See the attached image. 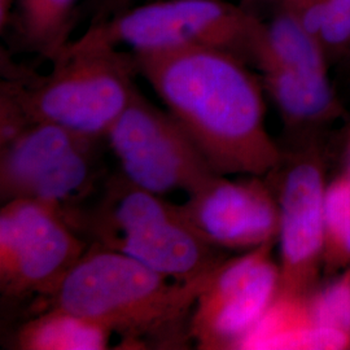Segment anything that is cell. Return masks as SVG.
I'll list each match as a JSON object with an SVG mask.
<instances>
[{
    "label": "cell",
    "mask_w": 350,
    "mask_h": 350,
    "mask_svg": "<svg viewBox=\"0 0 350 350\" xmlns=\"http://www.w3.org/2000/svg\"><path fill=\"white\" fill-rule=\"evenodd\" d=\"M348 152H349V167H348V172L350 173V134L349 139H348Z\"/></svg>",
    "instance_id": "obj_24"
},
{
    "label": "cell",
    "mask_w": 350,
    "mask_h": 350,
    "mask_svg": "<svg viewBox=\"0 0 350 350\" xmlns=\"http://www.w3.org/2000/svg\"><path fill=\"white\" fill-rule=\"evenodd\" d=\"M266 178L279 208L278 295L309 297L319 287L325 256L328 183L318 138L288 140L280 163Z\"/></svg>",
    "instance_id": "obj_6"
},
{
    "label": "cell",
    "mask_w": 350,
    "mask_h": 350,
    "mask_svg": "<svg viewBox=\"0 0 350 350\" xmlns=\"http://www.w3.org/2000/svg\"><path fill=\"white\" fill-rule=\"evenodd\" d=\"M78 46L130 47L133 52L201 47L224 51L257 69L269 55L262 20L228 0H147L90 24Z\"/></svg>",
    "instance_id": "obj_5"
},
{
    "label": "cell",
    "mask_w": 350,
    "mask_h": 350,
    "mask_svg": "<svg viewBox=\"0 0 350 350\" xmlns=\"http://www.w3.org/2000/svg\"><path fill=\"white\" fill-rule=\"evenodd\" d=\"M329 20L322 36V46L329 65L340 64L350 42V0H327Z\"/></svg>",
    "instance_id": "obj_19"
},
{
    "label": "cell",
    "mask_w": 350,
    "mask_h": 350,
    "mask_svg": "<svg viewBox=\"0 0 350 350\" xmlns=\"http://www.w3.org/2000/svg\"><path fill=\"white\" fill-rule=\"evenodd\" d=\"M143 1L147 0H86L81 7V13L82 17L90 16V24H96Z\"/></svg>",
    "instance_id": "obj_21"
},
{
    "label": "cell",
    "mask_w": 350,
    "mask_h": 350,
    "mask_svg": "<svg viewBox=\"0 0 350 350\" xmlns=\"http://www.w3.org/2000/svg\"><path fill=\"white\" fill-rule=\"evenodd\" d=\"M81 7L79 0H17L4 37L12 50L52 63L72 42Z\"/></svg>",
    "instance_id": "obj_13"
},
{
    "label": "cell",
    "mask_w": 350,
    "mask_h": 350,
    "mask_svg": "<svg viewBox=\"0 0 350 350\" xmlns=\"http://www.w3.org/2000/svg\"><path fill=\"white\" fill-rule=\"evenodd\" d=\"M51 64L50 73L38 75L1 59V130L50 122L105 140L138 91L134 52L70 42Z\"/></svg>",
    "instance_id": "obj_3"
},
{
    "label": "cell",
    "mask_w": 350,
    "mask_h": 350,
    "mask_svg": "<svg viewBox=\"0 0 350 350\" xmlns=\"http://www.w3.org/2000/svg\"><path fill=\"white\" fill-rule=\"evenodd\" d=\"M315 332L308 297L278 295L240 349L314 350Z\"/></svg>",
    "instance_id": "obj_16"
},
{
    "label": "cell",
    "mask_w": 350,
    "mask_h": 350,
    "mask_svg": "<svg viewBox=\"0 0 350 350\" xmlns=\"http://www.w3.org/2000/svg\"><path fill=\"white\" fill-rule=\"evenodd\" d=\"M63 213L88 245L121 253L180 283L209 275L228 257L201 238L179 205L121 173L104 178L88 200Z\"/></svg>",
    "instance_id": "obj_4"
},
{
    "label": "cell",
    "mask_w": 350,
    "mask_h": 350,
    "mask_svg": "<svg viewBox=\"0 0 350 350\" xmlns=\"http://www.w3.org/2000/svg\"><path fill=\"white\" fill-rule=\"evenodd\" d=\"M209 275L180 283L121 253L88 250L44 299L121 336L127 348L182 349L191 340L195 304Z\"/></svg>",
    "instance_id": "obj_2"
},
{
    "label": "cell",
    "mask_w": 350,
    "mask_h": 350,
    "mask_svg": "<svg viewBox=\"0 0 350 350\" xmlns=\"http://www.w3.org/2000/svg\"><path fill=\"white\" fill-rule=\"evenodd\" d=\"M101 142L50 122L27 126L0 146V199L42 201L62 211L88 200L104 180Z\"/></svg>",
    "instance_id": "obj_7"
},
{
    "label": "cell",
    "mask_w": 350,
    "mask_h": 350,
    "mask_svg": "<svg viewBox=\"0 0 350 350\" xmlns=\"http://www.w3.org/2000/svg\"><path fill=\"white\" fill-rule=\"evenodd\" d=\"M133 52V51H131ZM142 75L217 174H270L282 147L266 127L262 81L224 51L134 52Z\"/></svg>",
    "instance_id": "obj_1"
},
{
    "label": "cell",
    "mask_w": 350,
    "mask_h": 350,
    "mask_svg": "<svg viewBox=\"0 0 350 350\" xmlns=\"http://www.w3.org/2000/svg\"><path fill=\"white\" fill-rule=\"evenodd\" d=\"M317 325L336 328L350 335V263L325 286L308 297Z\"/></svg>",
    "instance_id": "obj_18"
},
{
    "label": "cell",
    "mask_w": 350,
    "mask_h": 350,
    "mask_svg": "<svg viewBox=\"0 0 350 350\" xmlns=\"http://www.w3.org/2000/svg\"><path fill=\"white\" fill-rule=\"evenodd\" d=\"M105 140L120 173L156 195L195 192L217 174L174 117L137 91Z\"/></svg>",
    "instance_id": "obj_9"
},
{
    "label": "cell",
    "mask_w": 350,
    "mask_h": 350,
    "mask_svg": "<svg viewBox=\"0 0 350 350\" xmlns=\"http://www.w3.org/2000/svg\"><path fill=\"white\" fill-rule=\"evenodd\" d=\"M113 334L104 325L60 308H46L26 321L16 335L23 350H103Z\"/></svg>",
    "instance_id": "obj_15"
},
{
    "label": "cell",
    "mask_w": 350,
    "mask_h": 350,
    "mask_svg": "<svg viewBox=\"0 0 350 350\" xmlns=\"http://www.w3.org/2000/svg\"><path fill=\"white\" fill-rule=\"evenodd\" d=\"M302 26L322 43V36L329 20L327 0H279Z\"/></svg>",
    "instance_id": "obj_20"
},
{
    "label": "cell",
    "mask_w": 350,
    "mask_h": 350,
    "mask_svg": "<svg viewBox=\"0 0 350 350\" xmlns=\"http://www.w3.org/2000/svg\"><path fill=\"white\" fill-rule=\"evenodd\" d=\"M243 3L262 20L267 31L270 50L257 70L275 64L304 73L328 75L331 65L322 43L279 0Z\"/></svg>",
    "instance_id": "obj_14"
},
{
    "label": "cell",
    "mask_w": 350,
    "mask_h": 350,
    "mask_svg": "<svg viewBox=\"0 0 350 350\" xmlns=\"http://www.w3.org/2000/svg\"><path fill=\"white\" fill-rule=\"evenodd\" d=\"M17 0H0V34L4 37L12 23Z\"/></svg>",
    "instance_id": "obj_22"
},
{
    "label": "cell",
    "mask_w": 350,
    "mask_h": 350,
    "mask_svg": "<svg viewBox=\"0 0 350 350\" xmlns=\"http://www.w3.org/2000/svg\"><path fill=\"white\" fill-rule=\"evenodd\" d=\"M189 225L217 250L248 252L276 243L279 208L266 176L215 174L179 205Z\"/></svg>",
    "instance_id": "obj_11"
},
{
    "label": "cell",
    "mask_w": 350,
    "mask_h": 350,
    "mask_svg": "<svg viewBox=\"0 0 350 350\" xmlns=\"http://www.w3.org/2000/svg\"><path fill=\"white\" fill-rule=\"evenodd\" d=\"M342 65H345L347 66V69L350 72V42L349 46H348V51H347V55H345V57L342 59V62L341 63Z\"/></svg>",
    "instance_id": "obj_23"
},
{
    "label": "cell",
    "mask_w": 350,
    "mask_h": 350,
    "mask_svg": "<svg viewBox=\"0 0 350 350\" xmlns=\"http://www.w3.org/2000/svg\"><path fill=\"white\" fill-rule=\"evenodd\" d=\"M258 75L265 94L280 116L288 140L318 138L344 113L328 75L304 73L275 64L265 66Z\"/></svg>",
    "instance_id": "obj_12"
},
{
    "label": "cell",
    "mask_w": 350,
    "mask_h": 350,
    "mask_svg": "<svg viewBox=\"0 0 350 350\" xmlns=\"http://www.w3.org/2000/svg\"><path fill=\"white\" fill-rule=\"evenodd\" d=\"M63 211L42 201L3 202L0 291L5 299L44 300L88 250Z\"/></svg>",
    "instance_id": "obj_8"
},
{
    "label": "cell",
    "mask_w": 350,
    "mask_h": 350,
    "mask_svg": "<svg viewBox=\"0 0 350 350\" xmlns=\"http://www.w3.org/2000/svg\"><path fill=\"white\" fill-rule=\"evenodd\" d=\"M323 273L338 274L350 263V173L327 185Z\"/></svg>",
    "instance_id": "obj_17"
},
{
    "label": "cell",
    "mask_w": 350,
    "mask_h": 350,
    "mask_svg": "<svg viewBox=\"0 0 350 350\" xmlns=\"http://www.w3.org/2000/svg\"><path fill=\"white\" fill-rule=\"evenodd\" d=\"M276 243L227 257L202 289L191 318L198 349H240L279 293Z\"/></svg>",
    "instance_id": "obj_10"
}]
</instances>
